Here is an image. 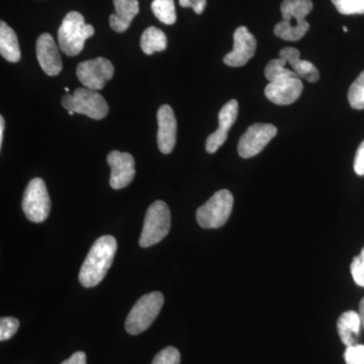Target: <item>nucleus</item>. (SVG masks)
<instances>
[{"label": "nucleus", "mask_w": 364, "mask_h": 364, "mask_svg": "<svg viewBox=\"0 0 364 364\" xmlns=\"http://www.w3.org/2000/svg\"><path fill=\"white\" fill-rule=\"evenodd\" d=\"M117 248L116 238L112 236H102L95 242L79 272V282L83 287H93L102 282L114 262Z\"/></svg>", "instance_id": "f257e3e1"}, {"label": "nucleus", "mask_w": 364, "mask_h": 364, "mask_svg": "<svg viewBox=\"0 0 364 364\" xmlns=\"http://www.w3.org/2000/svg\"><path fill=\"white\" fill-rule=\"evenodd\" d=\"M311 0H284L280 6L282 21L274 26V33L280 39L296 42L310 28L306 16L312 11Z\"/></svg>", "instance_id": "f03ea898"}, {"label": "nucleus", "mask_w": 364, "mask_h": 364, "mask_svg": "<svg viewBox=\"0 0 364 364\" xmlns=\"http://www.w3.org/2000/svg\"><path fill=\"white\" fill-rule=\"evenodd\" d=\"M95 35V28L85 23L82 14L77 11L67 14L58 31L61 51L67 56H77L85 48V41Z\"/></svg>", "instance_id": "7ed1b4c3"}, {"label": "nucleus", "mask_w": 364, "mask_h": 364, "mask_svg": "<svg viewBox=\"0 0 364 364\" xmlns=\"http://www.w3.org/2000/svg\"><path fill=\"white\" fill-rule=\"evenodd\" d=\"M163 304L164 296L159 291H153L139 299L127 318V332L138 335L146 331L159 315Z\"/></svg>", "instance_id": "20e7f679"}, {"label": "nucleus", "mask_w": 364, "mask_h": 364, "mask_svg": "<svg viewBox=\"0 0 364 364\" xmlns=\"http://www.w3.org/2000/svg\"><path fill=\"white\" fill-rule=\"evenodd\" d=\"M171 215L168 205L162 200L153 203L146 213L142 234H141V247L148 248L162 241L169 233Z\"/></svg>", "instance_id": "39448f33"}, {"label": "nucleus", "mask_w": 364, "mask_h": 364, "mask_svg": "<svg viewBox=\"0 0 364 364\" xmlns=\"http://www.w3.org/2000/svg\"><path fill=\"white\" fill-rule=\"evenodd\" d=\"M233 205V195L227 189H222L198 208L196 221L203 229H217L224 226L232 214Z\"/></svg>", "instance_id": "423d86ee"}, {"label": "nucleus", "mask_w": 364, "mask_h": 364, "mask_svg": "<svg viewBox=\"0 0 364 364\" xmlns=\"http://www.w3.org/2000/svg\"><path fill=\"white\" fill-rule=\"evenodd\" d=\"M62 105L67 111L85 114L93 119H102L109 114V105L97 91L90 88H77L73 95H64Z\"/></svg>", "instance_id": "0eeeda50"}, {"label": "nucleus", "mask_w": 364, "mask_h": 364, "mask_svg": "<svg viewBox=\"0 0 364 364\" xmlns=\"http://www.w3.org/2000/svg\"><path fill=\"white\" fill-rule=\"evenodd\" d=\"M23 210L31 222L42 223L47 219L51 210V200L42 178L37 177L28 182L23 193Z\"/></svg>", "instance_id": "6e6552de"}, {"label": "nucleus", "mask_w": 364, "mask_h": 364, "mask_svg": "<svg viewBox=\"0 0 364 364\" xmlns=\"http://www.w3.org/2000/svg\"><path fill=\"white\" fill-rule=\"evenodd\" d=\"M114 68L109 60L102 58L81 62L76 69L80 82L92 90H100L114 77Z\"/></svg>", "instance_id": "1a4fd4ad"}, {"label": "nucleus", "mask_w": 364, "mask_h": 364, "mask_svg": "<svg viewBox=\"0 0 364 364\" xmlns=\"http://www.w3.org/2000/svg\"><path fill=\"white\" fill-rule=\"evenodd\" d=\"M277 127L272 124H254L242 135L238 144V153L242 158H251L259 154L268 143L277 136Z\"/></svg>", "instance_id": "9d476101"}, {"label": "nucleus", "mask_w": 364, "mask_h": 364, "mask_svg": "<svg viewBox=\"0 0 364 364\" xmlns=\"http://www.w3.org/2000/svg\"><path fill=\"white\" fill-rule=\"evenodd\" d=\"M257 47V41L246 26H240L234 33V47L224 57V63L230 67H242L252 58Z\"/></svg>", "instance_id": "9b49d317"}, {"label": "nucleus", "mask_w": 364, "mask_h": 364, "mask_svg": "<svg viewBox=\"0 0 364 364\" xmlns=\"http://www.w3.org/2000/svg\"><path fill=\"white\" fill-rule=\"evenodd\" d=\"M107 163L112 168L109 184L114 189L127 188L135 176V159L130 153L112 151L107 155Z\"/></svg>", "instance_id": "f8f14e48"}, {"label": "nucleus", "mask_w": 364, "mask_h": 364, "mask_svg": "<svg viewBox=\"0 0 364 364\" xmlns=\"http://www.w3.org/2000/svg\"><path fill=\"white\" fill-rule=\"evenodd\" d=\"M303 88L301 78L289 77L268 83L264 93L273 104L289 105L299 100Z\"/></svg>", "instance_id": "ddd939ff"}, {"label": "nucleus", "mask_w": 364, "mask_h": 364, "mask_svg": "<svg viewBox=\"0 0 364 364\" xmlns=\"http://www.w3.org/2000/svg\"><path fill=\"white\" fill-rule=\"evenodd\" d=\"M158 148L163 154H169L176 147L177 122L173 109L168 105H163L158 109Z\"/></svg>", "instance_id": "4468645a"}, {"label": "nucleus", "mask_w": 364, "mask_h": 364, "mask_svg": "<svg viewBox=\"0 0 364 364\" xmlns=\"http://www.w3.org/2000/svg\"><path fill=\"white\" fill-rule=\"evenodd\" d=\"M238 102L235 100H230L222 107L219 112V117H218L219 128L215 133L208 136L207 143H205V150L208 151V153L213 154V153L217 152L223 144L226 142L228 133L238 117Z\"/></svg>", "instance_id": "2eb2a0df"}, {"label": "nucleus", "mask_w": 364, "mask_h": 364, "mask_svg": "<svg viewBox=\"0 0 364 364\" xmlns=\"http://www.w3.org/2000/svg\"><path fill=\"white\" fill-rule=\"evenodd\" d=\"M37 58L43 71L50 76L58 75L62 71V59L56 43L50 33H42L36 45Z\"/></svg>", "instance_id": "dca6fc26"}, {"label": "nucleus", "mask_w": 364, "mask_h": 364, "mask_svg": "<svg viewBox=\"0 0 364 364\" xmlns=\"http://www.w3.org/2000/svg\"><path fill=\"white\" fill-rule=\"evenodd\" d=\"M279 57L286 60L299 78L306 79L309 82H317L320 78V73L316 66L311 62L301 60V54L296 48H284L279 51Z\"/></svg>", "instance_id": "f3484780"}, {"label": "nucleus", "mask_w": 364, "mask_h": 364, "mask_svg": "<svg viewBox=\"0 0 364 364\" xmlns=\"http://www.w3.org/2000/svg\"><path fill=\"white\" fill-rule=\"evenodd\" d=\"M116 13L109 16V26L114 32L124 33L139 13L138 0H114Z\"/></svg>", "instance_id": "a211bd4d"}, {"label": "nucleus", "mask_w": 364, "mask_h": 364, "mask_svg": "<svg viewBox=\"0 0 364 364\" xmlns=\"http://www.w3.org/2000/svg\"><path fill=\"white\" fill-rule=\"evenodd\" d=\"M360 316L355 311H347L340 316L337 329L342 343L346 347L356 345V339L361 328Z\"/></svg>", "instance_id": "6ab92c4d"}, {"label": "nucleus", "mask_w": 364, "mask_h": 364, "mask_svg": "<svg viewBox=\"0 0 364 364\" xmlns=\"http://www.w3.org/2000/svg\"><path fill=\"white\" fill-rule=\"evenodd\" d=\"M0 53L6 61L16 63L21 60V49L18 37L6 23H0Z\"/></svg>", "instance_id": "aec40b11"}, {"label": "nucleus", "mask_w": 364, "mask_h": 364, "mask_svg": "<svg viewBox=\"0 0 364 364\" xmlns=\"http://www.w3.org/2000/svg\"><path fill=\"white\" fill-rule=\"evenodd\" d=\"M141 48L146 55L164 51L167 48L166 35L159 28L150 26L146 28L141 37Z\"/></svg>", "instance_id": "412c9836"}, {"label": "nucleus", "mask_w": 364, "mask_h": 364, "mask_svg": "<svg viewBox=\"0 0 364 364\" xmlns=\"http://www.w3.org/2000/svg\"><path fill=\"white\" fill-rule=\"evenodd\" d=\"M153 14L165 25H173L176 21V4L173 0H153Z\"/></svg>", "instance_id": "4be33fe9"}, {"label": "nucleus", "mask_w": 364, "mask_h": 364, "mask_svg": "<svg viewBox=\"0 0 364 364\" xmlns=\"http://www.w3.org/2000/svg\"><path fill=\"white\" fill-rule=\"evenodd\" d=\"M287 61L284 58L273 59L265 67V77L272 81L280 80L289 77H298L291 69L287 68Z\"/></svg>", "instance_id": "5701e85b"}, {"label": "nucleus", "mask_w": 364, "mask_h": 364, "mask_svg": "<svg viewBox=\"0 0 364 364\" xmlns=\"http://www.w3.org/2000/svg\"><path fill=\"white\" fill-rule=\"evenodd\" d=\"M348 102L352 109L358 111L364 109V70L359 74L349 88Z\"/></svg>", "instance_id": "b1692460"}, {"label": "nucleus", "mask_w": 364, "mask_h": 364, "mask_svg": "<svg viewBox=\"0 0 364 364\" xmlns=\"http://www.w3.org/2000/svg\"><path fill=\"white\" fill-rule=\"evenodd\" d=\"M340 14L345 16L364 14V0H331Z\"/></svg>", "instance_id": "393cba45"}, {"label": "nucleus", "mask_w": 364, "mask_h": 364, "mask_svg": "<svg viewBox=\"0 0 364 364\" xmlns=\"http://www.w3.org/2000/svg\"><path fill=\"white\" fill-rule=\"evenodd\" d=\"M181 353L174 347H166L153 359L152 364H179Z\"/></svg>", "instance_id": "a878e982"}, {"label": "nucleus", "mask_w": 364, "mask_h": 364, "mask_svg": "<svg viewBox=\"0 0 364 364\" xmlns=\"http://www.w3.org/2000/svg\"><path fill=\"white\" fill-rule=\"evenodd\" d=\"M20 327L18 318L13 317L1 318L0 320V340L6 341L16 334Z\"/></svg>", "instance_id": "bb28decb"}, {"label": "nucleus", "mask_w": 364, "mask_h": 364, "mask_svg": "<svg viewBox=\"0 0 364 364\" xmlns=\"http://www.w3.org/2000/svg\"><path fill=\"white\" fill-rule=\"evenodd\" d=\"M350 272L355 284L364 287V247L360 254L352 260Z\"/></svg>", "instance_id": "cd10ccee"}, {"label": "nucleus", "mask_w": 364, "mask_h": 364, "mask_svg": "<svg viewBox=\"0 0 364 364\" xmlns=\"http://www.w3.org/2000/svg\"><path fill=\"white\" fill-rule=\"evenodd\" d=\"M346 364H364V345L356 344L347 347L344 352Z\"/></svg>", "instance_id": "c85d7f7f"}, {"label": "nucleus", "mask_w": 364, "mask_h": 364, "mask_svg": "<svg viewBox=\"0 0 364 364\" xmlns=\"http://www.w3.org/2000/svg\"><path fill=\"white\" fill-rule=\"evenodd\" d=\"M354 171L358 176H364V141L359 145L354 158Z\"/></svg>", "instance_id": "c756f323"}, {"label": "nucleus", "mask_w": 364, "mask_h": 364, "mask_svg": "<svg viewBox=\"0 0 364 364\" xmlns=\"http://www.w3.org/2000/svg\"><path fill=\"white\" fill-rule=\"evenodd\" d=\"M182 7H191L196 14H202L207 6V0H179Z\"/></svg>", "instance_id": "7c9ffc66"}, {"label": "nucleus", "mask_w": 364, "mask_h": 364, "mask_svg": "<svg viewBox=\"0 0 364 364\" xmlns=\"http://www.w3.org/2000/svg\"><path fill=\"white\" fill-rule=\"evenodd\" d=\"M61 364H86V355L85 352H75L70 358L67 359Z\"/></svg>", "instance_id": "2f4dec72"}, {"label": "nucleus", "mask_w": 364, "mask_h": 364, "mask_svg": "<svg viewBox=\"0 0 364 364\" xmlns=\"http://www.w3.org/2000/svg\"><path fill=\"white\" fill-rule=\"evenodd\" d=\"M4 127H6V123H4V117H0V147L2 146V143H4Z\"/></svg>", "instance_id": "473e14b6"}, {"label": "nucleus", "mask_w": 364, "mask_h": 364, "mask_svg": "<svg viewBox=\"0 0 364 364\" xmlns=\"http://www.w3.org/2000/svg\"><path fill=\"white\" fill-rule=\"evenodd\" d=\"M359 316H360L361 325H363L364 329V298L361 299L360 304H359Z\"/></svg>", "instance_id": "72a5a7b5"}, {"label": "nucleus", "mask_w": 364, "mask_h": 364, "mask_svg": "<svg viewBox=\"0 0 364 364\" xmlns=\"http://www.w3.org/2000/svg\"><path fill=\"white\" fill-rule=\"evenodd\" d=\"M68 114H70V116H73V114H75V112H74L73 111H68Z\"/></svg>", "instance_id": "f704fd0d"}, {"label": "nucleus", "mask_w": 364, "mask_h": 364, "mask_svg": "<svg viewBox=\"0 0 364 364\" xmlns=\"http://www.w3.org/2000/svg\"><path fill=\"white\" fill-rule=\"evenodd\" d=\"M343 31L345 33L348 32V28H346V26H343Z\"/></svg>", "instance_id": "c9c22d12"}, {"label": "nucleus", "mask_w": 364, "mask_h": 364, "mask_svg": "<svg viewBox=\"0 0 364 364\" xmlns=\"http://www.w3.org/2000/svg\"><path fill=\"white\" fill-rule=\"evenodd\" d=\"M69 90H69V88H68V87H65V91H66V92H69Z\"/></svg>", "instance_id": "e433bc0d"}]
</instances>
